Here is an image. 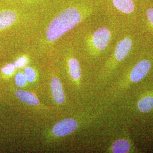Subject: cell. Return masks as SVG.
<instances>
[{
	"mask_svg": "<svg viewBox=\"0 0 153 153\" xmlns=\"http://www.w3.org/2000/svg\"><path fill=\"white\" fill-rule=\"evenodd\" d=\"M58 66L66 92L77 107L88 103L94 95L93 72L83 62L76 44L55 47L51 57ZM50 57V58H51Z\"/></svg>",
	"mask_w": 153,
	"mask_h": 153,
	"instance_id": "obj_1",
	"label": "cell"
},
{
	"mask_svg": "<svg viewBox=\"0 0 153 153\" xmlns=\"http://www.w3.org/2000/svg\"><path fill=\"white\" fill-rule=\"evenodd\" d=\"M153 75V43L145 42L99 94L97 102L111 107L131 88Z\"/></svg>",
	"mask_w": 153,
	"mask_h": 153,
	"instance_id": "obj_2",
	"label": "cell"
},
{
	"mask_svg": "<svg viewBox=\"0 0 153 153\" xmlns=\"http://www.w3.org/2000/svg\"><path fill=\"white\" fill-rule=\"evenodd\" d=\"M145 42L138 28H126L123 31L109 55L93 73L92 88L94 95H98L109 85L126 62Z\"/></svg>",
	"mask_w": 153,
	"mask_h": 153,
	"instance_id": "obj_3",
	"label": "cell"
},
{
	"mask_svg": "<svg viewBox=\"0 0 153 153\" xmlns=\"http://www.w3.org/2000/svg\"><path fill=\"white\" fill-rule=\"evenodd\" d=\"M90 7H71L55 16L37 39L35 48L31 49L39 60L49 59L55 44L83 22L91 13Z\"/></svg>",
	"mask_w": 153,
	"mask_h": 153,
	"instance_id": "obj_4",
	"label": "cell"
},
{
	"mask_svg": "<svg viewBox=\"0 0 153 153\" xmlns=\"http://www.w3.org/2000/svg\"><path fill=\"white\" fill-rule=\"evenodd\" d=\"M126 28L112 21L110 25H102L83 33L76 46L83 62L94 73L108 56L114 41Z\"/></svg>",
	"mask_w": 153,
	"mask_h": 153,
	"instance_id": "obj_5",
	"label": "cell"
},
{
	"mask_svg": "<svg viewBox=\"0 0 153 153\" xmlns=\"http://www.w3.org/2000/svg\"><path fill=\"white\" fill-rule=\"evenodd\" d=\"M111 107L124 124L153 120V75L129 90Z\"/></svg>",
	"mask_w": 153,
	"mask_h": 153,
	"instance_id": "obj_6",
	"label": "cell"
},
{
	"mask_svg": "<svg viewBox=\"0 0 153 153\" xmlns=\"http://www.w3.org/2000/svg\"><path fill=\"white\" fill-rule=\"evenodd\" d=\"M110 109L111 107L98 102L83 105L47 128L43 133L44 141L52 143L86 128L102 118Z\"/></svg>",
	"mask_w": 153,
	"mask_h": 153,
	"instance_id": "obj_7",
	"label": "cell"
},
{
	"mask_svg": "<svg viewBox=\"0 0 153 153\" xmlns=\"http://www.w3.org/2000/svg\"><path fill=\"white\" fill-rule=\"evenodd\" d=\"M41 61L43 82L40 93L48 98L57 115L71 114L79 107L69 98L58 66L51 57Z\"/></svg>",
	"mask_w": 153,
	"mask_h": 153,
	"instance_id": "obj_8",
	"label": "cell"
},
{
	"mask_svg": "<svg viewBox=\"0 0 153 153\" xmlns=\"http://www.w3.org/2000/svg\"><path fill=\"white\" fill-rule=\"evenodd\" d=\"M114 21L125 28L136 27L140 17V0H109Z\"/></svg>",
	"mask_w": 153,
	"mask_h": 153,
	"instance_id": "obj_9",
	"label": "cell"
},
{
	"mask_svg": "<svg viewBox=\"0 0 153 153\" xmlns=\"http://www.w3.org/2000/svg\"><path fill=\"white\" fill-rule=\"evenodd\" d=\"M140 8L137 28L146 42L153 43V3L149 0H140Z\"/></svg>",
	"mask_w": 153,
	"mask_h": 153,
	"instance_id": "obj_10",
	"label": "cell"
},
{
	"mask_svg": "<svg viewBox=\"0 0 153 153\" xmlns=\"http://www.w3.org/2000/svg\"><path fill=\"white\" fill-rule=\"evenodd\" d=\"M23 71L30 85L31 90L40 93L43 82V70L42 61H35L32 64L26 66Z\"/></svg>",
	"mask_w": 153,
	"mask_h": 153,
	"instance_id": "obj_11",
	"label": "cell"
},
{
	"mask_svg": "<svg viewBox=\"0 0 153 153\" xmlns=\"http://www.w3.org/2000/svg\"><path fill=\"white\" fill-rule=\"evenodd\" d=\"M137 149L128 132L120 134L111 142L106 149V153H137Z\"/></svg>",
	"mask_w": 153,
	"mask_h": 153,
	"instance_id": "obj_12",
	"label": "cell"
},
{
	"mask_svg": "<svg viewBox=\"0 0 153 153\" xmlns=\"http://www.w3.org/2000/svg\"><path fill=\"white\" fill-rule=\"evenodd\" d=\"M17 20L16 13L11 10L0 11V31L13 25Z\"/></svg>",
	"mask_w": 153,
	"mask_h": 153,
	"instance_id": "obj_13",
	"label": "cell"
},
{
	"mask_svg": "<svg viewBox=\"0 0 153 153\" xmlns=\"http://www.w3.org/2000/svg\"><path fill=\"white\" fill-rule=\"evenodd\" d=\"M14 81L16 88L32 90L23 70H18L16 71L14 76Z\"/></svg>",
	"mask_w": 153,
	"mask_h": 153,
	"instance_id": "obj_14",
	"label": "cell"
},
{
	"mask_svg": "<svg viewBox=\"0 0 153 153\" xmlns=\"http://www.w3.org/2000/svg\"><path fill=\"white\" fill-rule=\"evenodd\" d=\"M17 71L16 67L14 65L13 63H9L4 66L1 68V71L5 76H14L15 73Z\"/></svg>",
	"mask_w": 153,
	"mask_h": 153,
	"instance_id": "obj_15",
	"label": "cell"
},
{
	"mask_svg": "<svg viewBox=\"0 0 153 153\" xmlns=\"http://www.w3.org/2000/svg\"><path fill=\"white\" fill-rule=\"evenodd\" d=\"M149 1H151L152 2H153V0H149Z\"/></svg>",
	"mask_w": 153,
	"mask_h": 153,
	"instance_id": "obj_16",
	"label": "cell"
}]
</instances>
